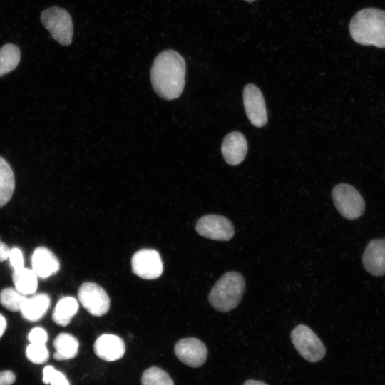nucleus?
I'll use <instances>...</instances> for the list:
<instances>
[{"mask_svg":"<svg viewBox=\"0 0 385 385\" xmlns=\"http://www.w3.org/2000/svg\"><path fill=\"white\" fill-rule=\"evenodd\" d=\"M332 197L336 208L344 217L354 220L364 214V200L359 192L351 185H337L332 190Z\"/></svg>","mask_w":385,"mask_h":385,"instance_id":"nucleus-5","label":"nucleus"},{"mask_svg":"<svg viewBox=\"0 0 385 385\" xmlns=\"http://www.w3.org/2000/svg\"><path fill=\"white\" fill-rule=\"evenodd\" d=\"M11 267L14 270L24 267V260L21 250L18 247L10 249L9 258Z\"/></svg>","mask_w":385,"mask_h":385,"instance_id":"nucleus-26","label":"nucleus"},{"mask_svg":"<svg viewBox=\"0 0 385 385\" xmlns=\"http://www.w3.org/2000/svg\"><path fill=\"white\" fill-rule=\"evenodd\" d=\"M56 351L53 358L58 361L68 360L76 356L78 352V339L71 334L61 333L53 341Z\"/></svg>","mask_w":385,"mask_h":385,"instance_id":"nucleus-17","label":"nucleus"},{"mask_svg":"<svg viewBox=\"0 0 385 385\" xmlns=\"http://www.w3.org/2000/svg\"><path fill=\"white\" fill-rule=\"evenodd\" d=\"M133 272L144 279H155L161 276L163 265L160 254L153 249H142L132 257Z\"/></svg>","mask_w":385,"mask_h":385,"instance_id":"nucleus-9","label":"nucleus"},{"mask_svg":"<svg viewBox=\"0 0 385 385\" xmlns=\"http://www.w3.org/2000/svg\"><path fill=\"white\" fill-rule=\"evenodd\" d=\"M13 282L15 289L22 294H35L38 287V276L33 270L22 267L13 271Z\"/></svg>","mask_w":385,"mask_h":385,"instance_id":"nucleus-19","label":"nucleus"},{"mask_svg":"<svg viewBox=\"0 0 385 385\" xmlns=\"http://www.w3.org/2000/svg\"><path fill=\"white\" fill-rule=\"evenodd\" d=\"M41 21L51 36L61 45L71 44L73 26L71 15L66 10L58 6L46 9L41 14Z\"/></svg>","mask_w":385,"mask_h":385,"instance_id":"nucleus-4","label":"nucleus"},{"mask_svg":"<svg viewBox=\"0 0 385 385\" xmlns=\"http://www.w3.org/2000/svg\"><path fill=\"white\" fill-rule=\"evenodd\" d=\"M26 355L29 361L36 364H44L49 358L46 346L42 344H29L26 349Z\"/></svg>","mask_w":385,"mask_h":385,"instance_id":"nucleus-24","label":"nucleus"},{"mask_svg":"<svg viewBox=\"0 0 385 385\" xmlns=\"http://www.w3.org/2000/svg\"><path fill=\"white\" fill-rule=\"evenodd\" d=\"M78 298L82 306L91 315L101 317L109 310V297L96 283L90 282L83 283L78 289Z\"/></svg>","mask_w":385,"mask_h":385,"instance_id":"nucleus-7","label":"nucleus"},{"mask_svg":"<svg viewBox=\"0 0 385 385\" xmlns=\"http://www.w3.org/2000/svg\"><path fill=\"white\" fill-rule=\"evenodd\" d=\"M243 103L246 115L254 126L260 128L267 124V112L265 101L258 87L252 83L245 86Z\"/></svg>","mask_w":385,"mask_h":385,"instance_id":"nucleus-10","label":"nucleus"},{"mask_svg":"<svg viewBox=\"0 0 385 385\" xmlns=\"http://www.w3.org/2000/svg\"><path fill=\"white\" fill-rule=\"evenodd\" d=\"M195 230L204 237L219 241H228L235 235L232 222L218 215L202 216L198 220Z\"/></svg>","mask_w":385,"mask_h":385,"instance_id":"nucleus-8","label":"nucleus"},{"mask_svg":"<svg viewBox=\"0 0 385 385\" xmlns=\"http://www.w3.org/2000/svg\"><path fill=\"white\" fill-rule=\"evenodd\" d=\"M243 385H267V384L261 381H255V380L250 379V380L246 381Z\"/></svg>","mask_w":385,"mask_h":385,"instance_id":"nucleus-31","label":"nucleus"},{"mask_svg":"<svg viewBox=\"0 0 385 385\" xmlns=\"http://www.w3.org/2000/svg\"><path fill=\"white\" fill-rule=\"evenodd\" d=\"M221 151L222 156L230 165H237L245 159L247 153V143L242 133L233 131L223 139Z\"/></svg>","mask_w":385,"mask_h":385,"instance_id":"nucleus-14","label":"nucleus"},{"mask_svg":"<svg viewBox=\"0 0 385 385\" xmlns=\"http://www.w3.org/2000/svg\"><path fill=\"white\" fill-rule=\"evenodd\" d=\"M16 380V376L11 371L0 372V385H11Z\"/></svg>","mask_w":385,"mask_h":385,"instance_id":"nucleus-28","label":"nucleus"},{"mask_svg":"<svg viewBox=\"0 0 385 385\" xmlns=\"http://www.w3.org/2000/svg\"><path fill=\"white\" fill-rule=\"evenodd\" d=\"M292 342L298 353L309 362L323 359L326 349L317 335L307 326L299 324L291 332Z\"/></svg>","mask_w":385,"mask_h":385,"instance_id":"nucleus-6","label":"nucleus"},{"mask_svg":"<svg viewBox=\"0 0 385 385\" xmlns=\"http://www.w3.org/2000/svg\"><path fill=\"white\" fill-rule=\"evenodd\" d=\"M51 299L45 293L34 294L26 297L20 312L22 317L30 322H36L41 319L46 313L50 307Z\"/></svg>","mask_w":385,"mask_h":385,"instance_id":"nucleus-16","label":"nucleus"},{"mask_svg":"<svg viewBox=\"0 0 385 385\" xmlns=\"http://www.w3.org/2000/svg\"><path fill=\"white\" fill-rule=\"evenodd\" d=\"M26 297L15 288L7 287L0 292V303L6 309L17 312L20 311Z\"/></svg>","mask_w":385,"mask_h":385,"instance_id":"nucleus-23","label":"nucleus"},{"mask_svg":"<svg viewBox=\"0 0 385 385\" xmlns=\"http://www.w3.org/2000/svg\"><path fill=\"white\" fill-rule=\"evenodd\" d=\"M9 247L0 240V262L9 258Z\"/></svg>","mask_w":385,"mask_h":385,"instance_id":"nucleus-29","label":"nucleus"},{"mask_svg":"<svg viewBox=\"0 0 385 385\" xmlns=\"http://www.w3.org/2000/svg\"><path fill=\"white\" fill-rule=\"evenodd\" d=\"M245 290V282L242 275L237 272H228L213 286L208 300L217 311L227 312L239 304Z\"/></svg>","mask_w":385,"mask_h":385,"instance_id":"nucleus-3","label":"nucleus"},{"mask_svg":"<svg viewBox=\"0 0 385 385\" xmlns=\"http://www.w3.org/2000/svg\"><path fill=\"white\" fill-rule=\"evenodd\" d=\"M32 270L36 275L46 279L56 274L60 268V263L56 256L49 249L38 247L35 249L31 257Z\"/></svg>","mask_w":385,"mask_h":385,"instance_id":"nucleus-15","label":"nucleus"},{"mask_svg":"<svg viewBox=\"0 0 385 385\" xmlns=\"http://www.w3.org/2000/svg\"><path fill=\"white\" fill-rule=\"evenodd\" d=\"M174 351L182 363L192 368L201 366L207 357L206 346L194 337L180 339L175 345Z\"/></svg>","mask_w":385,"mask_h":385,"instance_id":"nucleus-11","label":"nucleus"},{"mask_svg":"<svg viewBox=\"0 0 385 385\" xmlns=\"http://www.w3.org/2000/svg\"><path fill=\"white\" fill-rule=\"evenodd\" d=\"M6 329V319L1 314H0V338L4 334Z\"/></svg>","mask_w":385,"mask_h":385,"instance_id":"nucleus-30","label":"nucleus"},{"mask_svg":"<svg viewBox=\"0 0 385 385\" xmlns=\"http://www.w3.org/2000/svg\"><path fill=\"white\" fill-rule=\"evenodd\" d=\"M19 48L14 44L7 43L0 48V77L14 71L20 61Z\"/></svg>","mask_w":385,"mask_h":385,"instance_id":"nucleus-21","label":"nucleus"},{"mask_svg":"<svg viewBox=\"0 0 385 385\" xmlns=\"http://www.w3.org/2000/svg\"><path fill=\"white\" fill-rule=\"evenodd\" d=\"M349 32L359 44L385 48V11L376 8L358 11L351 20Z\"/></svg>","mask_w":385,"mask_h":385,"instance_id":"nucleus-2","label":"nucleus"},{"mask_svg":"<svg viewBox=\"0 0 385 385\" xmlns=\"http://www.w3.org/2000/svg\"><path fill=\"white\" fill-rule=\"evenodd\" d=\"M28 339L33 344H46L48 340L46 331L42 327H34L28 335Z\"/></svg>","mask_w":385,"mask_h":385,"instance_id":"nucleus-27","label":"nucleus"},{"mask_svg":"<svg viewBox=\"0 0 385 385\" xmlns=\"http://www.w3.org/2000/svg\"><path fill=\"white\" fill-rule=\"evenodd\" d=\"M245 1H248V2H252V1H255V0H245Z\"/></svg>","mask_w":385,"mask_h":385,"instance_id":"nucleus-32","label":"nucleus"},{"mask_svg":"<svg viewBox=\"0 0 385 385\" xmlns=\"http://www.w3.org/2000/svg\"><path fill=\"white\" fill-rule=\"evenodd\" d=\"M185 61L175 51L166 50L155 58L150 69V81L155 93L170 101L178 98L185 86Z\"/></svg>","mask_w":385,"mask_h":385,"instance_id":"nucleus-1","label":"nucleus"},{"mask_svg":"<svg viewBox=\"0 0 385 385\" xmlns=\"http://www.w3.org/2000/svg\"><path fill=\"white\" fill-rule=\"evenodd\" d=\"M362 262L366 270L374 276L385 274V239H374L367 245Z\"/></svg>","mask_w":385,"mask_h":385,"instance_id":"nucleus-13","label":"nucleus"},{"mask_svg":"<svg viewBox=\"0 0 385 385\" xmlns=\"http://www.w3.org/2000/svg\"><path fill=\"white\" fill-rule=\"evenodd\" d=\"M78 310V301L73 297L66 296L57 302L52 319L57 324L65 327L71 322Z\"/></svg>","mask_w":385,"mask_h":385,"instance_id":"nucleus-18","label":"nucleus"},{"mask_svg":"<svg viewBox=\"0 0 385 385\" xmlns=\"http://www.w3.org/2000/svg\"><path fill=\"white\" fill-rule=\"evenodd\" d=\"M43 381L45 384L70 385L65 375L51 366L44 367L43 371Z\"/></svg>","mask_w":385,"mask_h":385,"instance_id":"nucleus-25","label":"nucleus"},{"mask_svg":"<svg viewBox=\"0 0 385 385\" xmlns=\"http://www.w3.org/2000/svg\"><path fill=\"white\" fill-rule=\"evenodd\" d=\"M93 349L98 358L106 361H114L123 356L125 345L120 337L112 334H103L95 341Z\"/></svg>","mask_w":385,"mask_h":385,"instance_id":"nucleus-12","label":"nucleus"},{"mask_svg":"<svg viewBox=\"0 0 385 385\" xmlns=\"http://www.w3.org/2000/svg\"><path fill=\"white\" fill-rule=\"evenodd\" d=\"M15 188V177L8 162L0 156V208L11 200Z\"/></svg>","mask_w":385,"mask_h":385,"instance_id":"nucleus-20","label":"nucleus"},{"mask_svg":"<svg viewBox=\"0 0 385 385\" xmlns=\"http://www.w3.org/2000/svg\"><path fill=\"white\" fill-rule=\"evenodd\" d=\"M141 384L174 385V382L165 371L157 366H151L143 373Z\"/></svg>","mask_w":385,"mask_h":385,"instance_id":"nucleus-22","label":"nucleus"}]
</instances>
